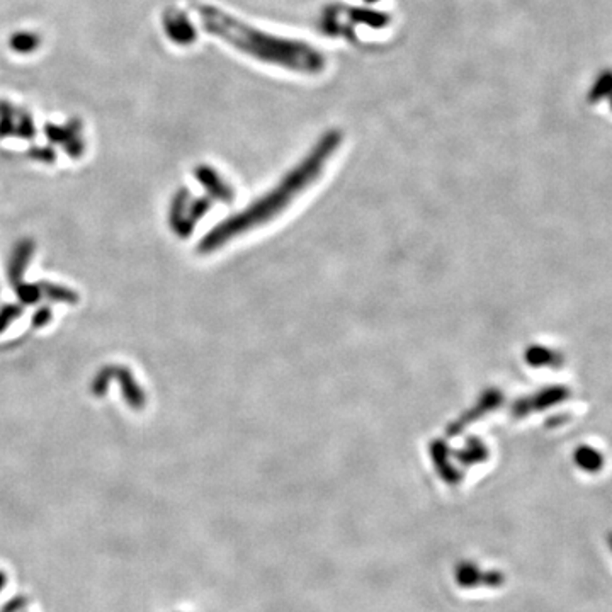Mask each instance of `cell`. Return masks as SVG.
I'll list each match as a JSON object with an SVG mask.
<instances>
[{
    "instance_id": "obj_1",
    "label": "cell",
    "mask_w": 612,
    "mask_h": 612,
    "mask_svg": "<svg viewBox=\"0 0 612 612\" xmlns=\"http://www.w3.org/2000/svg\"><path fill=\"white\" fill-rule=\"evenodd\" d=\"M574 461L575 468L585 474V478H598L611 468V456L607 447L593 441L580 444L574 455Z\"/></svg>"
},
{
    "instance_id": "obj_2",
    "label": "cell",
    "mask_w": 612,
    "mask_h": 612,
    "mask_svg": "<svg viewBox=\"0 0 612 612\" xmlns=\"http://www.w3.org/2000/svg\"><path fill=\"white\" fill-rule=\"evenodd\" d=\"M609 543H611V549H612V534H611V539H609Z\"/></svg>"
}]
</instances>
